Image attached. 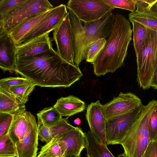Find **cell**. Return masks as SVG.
Here are the masks:
<instances>
[{"label":"cell","instance_id":"obj_1","mask_svg":"<svg viewBox=\"0 0 157 157\" xmlns=\"http://www.w3.org/2000/svg\"><path fill=\"white\" fill-rule=\"evenodd\" d=\"M15 72L44 87H70L83 76L79 68L64 60L54 49L17 58Z\"/></svg>","mask_w":157,"mask_h":157},{"label":"cell","instance_id":"obj_2","mask_svg":"<svg viewBox=\"0 0 157 157\" xmlns=\"http://www.w3.org/2000/svg\"><path fill=\"white\" fill-rule=\"evenodd\" d=\"M132 32L128 20L122 15H115L113 30L104 48L92 63L95 75L99 76L113 73L122 66Z\"/></svg>","mask_w":157,"mask_h":157},{"label":"cell","instance_id":"obj_3","mask_svg":"<svg viewBox=\"0 0 157 157\" xmlns=\"http://www.w3.org/2000/svg\"><path fill=\"white\" fill-rule=\"evenodd\" d=\"M69 10L74 52V63L77 67L85 59L87 48L92 43L101 39H107L113 27L115 16L112 12L95 21L83 23Z\"/></svg>","mask_w":157,"mask_h":157},{"label":"cell","instance_id":"obj_4","mask_svg":"<svg viewBox=\"0 0 157 157\" xmlns=\"http://www.w3.org/2000/svg\"><path fill=\"white\" fill-rule=\"evenodd\" d=\"M157 103L152 100L144 105L140 117L121 143L127 157H142L150 143L149 121Z\"/></svg>","mask_w":157,"mask_h":157},{"label":"cell","instance_id":"obj_5","mask_svg":"<svg viewBox=\"0 0 157 157\" xmlns=\"http://www.w3.org/2000/svg\"><path fill=\"white\" fill-rule=\"evenodd\" d=\"M136 80L144 90L151 87L154 75L157 73V32L147 28L144 45L136 57Z\"/></svg>","mask_w":157,"mask_h":157},{"label":"cell","instance_id":"obj_6","mask_svg":"<svg viewBox=\"0 0 157 157\" xmlns=\"http://www.w3.org/2000/svg\"><path fill=\"white\" fill-rule=\"evenodd\" d=\"M53 7L47 0H26L15 9L0 19V31L8 32L24 20Z\"/></svg>","mask_w":157,"mask_h":157},{"label":"cell","instance_id":"obj_7","mask_svg":"<svg viewBox=\"0 0 157 157\" xmlns=\"http://www.w3.org/2000/svg\"><path fill=\"white\" fill-rule=\"evenodd\" d=\"M144 105L106 120L105 136L107 145L120 144L140 115Z\"/></svg>","mask_w":157,"mask_h":157},{"label":"cell","instance_id":"obj_8","mask_svg":"<svg viewBox=\"0 0 157 157\" xmlns=\"http://www.w3.org/2000/svg\"><path fill=\"white\" fill-rule=\"evenodd\" d=\"M66 7L83 23L100 20L114 9L102 0H70Z\"/></svg>","mask_w":157,"mask_h":157},{"label":"cell","instance_id":"obj_9","mask_svg":"<svg viewBox=\"0 0 157 157\" xmlns=\"http://www.w3.org/2000/svg\"><path fill=\"white\" fill-rule=\"evenodd\" d=\"M53 34L58 54L64 60L75 65L73 38L69 12L62 22L54 30Z\"/></svg>","mask_w":157,"mask_h":157},{"label":"cell","instance_id":"obj_10","mask_svg":"<svg viewBox=\"0 0 157 157\" xmlns=\"http://www.w3.org/2000/svg\"><path fill=\"white\" fill-rule=\"evenodd\" d=\"M143 105L140 99L131 92H120L117 97L102 105L103 113L106 120L129 112Z\"/></svg>","mask_w":157,"mask_h":157},{"label":"cell","instance_id":"obj_11","mask_svg":"<svg viewBox=\"0 0 157 157\" xmlns=\"http://www.w3.org/2000/svg\"><path fill=\"white\" fill-rule=\"evenodd\" d=\"M68 13L65 5L61 4L53 7L38 25L26 36L21 44L26 43L54 30L62 22Z\"/></svg>","mask_w":157,"mask_h":157},{"label":"cell","instance_id":"obj_12","mask_svg":"<svg viewBox=\"0 0 157 157\" xmlns=\"http://www.w3.org/2000/svg\"><path fill=\"white\" fill-rule=\"evenodd\" d=\"M59 143L63 157L81 154L87 144L86 134L81 128L76 129L59 136Z\"/></svg>","mask_w":157,"mask_h":157},{"label":"cell","instance_id":"obj_13","mask_svg":"<svg viewBox=\"0 0 157 157\" xmlns=\"http://www.w3.org/2000/svg\"><path fill=\"white\" fill-rule=\"evenodd\" d=\"M102 105L99 101L91 103L87 107L86 116L90 130L94 136L100 142L106 144V119L102 112Z\"/></svg>","mask_w":157,"mask_h":157},{"label":"cell","instance_id":"obj_14","mask_svg":"<svg viewBox=\"0 0 157 157\" xmlns=\"http://www.w3.org/2000/svg\"><path fill=\"white\" fill-rule=\"evenodd\" d=\"M16 46L6 32L0 31V68L4 72L16 71Z\"/></svg>","mask_w":157,"mask_h":157},{"label":"cell","instance_id":"obj_15","mask_svg":"<svg viewBox=\"0 0 157 157\" xmlns=\"http://www.w3.org/2000/svg\"><path fill=\"white\" fill-rule=\"evenodd\" d=\"M50 33H46L30 41L16 46V58L37 55L53 50Z\"/></svg>","mask_w":157,"mask_h":157},{"label":"cell","instance_id":"obj_16","mask_svg":"<svg viewBox=\"0 0 157 157\" xmlns=\"http://www.w3.org/2000/svg\"><path fill=\"white\" fill-rule=\"evenodd\" d=\"M38 140V125L35 117L21 142L16 144L17 157H36Z\"/></svg>","mask_w":157,"mask_h":157},{"label":"cell","instance_id":"obj_17","mask_svg":"<svg viewBox=\"0 0 157 157\" xmlns=\"http://www.w3.org/2000/svg\"><path fill=\"white\" fill-rule=\"evenodd\" d=\"M13 115L8 134L16 144L21 142L30 122L35 117L30 112L26 111Z\"/></svg>","mask_w":157,"mask_h":157},{"label":"cell","instance_id":"obj_18","mask_svg":"<svg viewBox=\"0 0 157 157\" xmlns=\"http://www.w3.org/2000/svg\"><path fill=\"white\" fill-rule=\"evenodd\" d=\"M51 9L29 18L7 32L17 46L21 44L26 36L38 25Z\"/></svg>","mask_w":157,"mask_h":157},{"label":"cell","instance_id":"obj_19","mask_svg":"<svg viewBox=\"0 0 157 157\" xmlns=\"http://www.w3.org/2000/svg\"><path fill=\"white\" fill-rule=\"evenodd\" d=\"M62 117H69L82 112L85 109V102L73 95L62 97L58 99L53 106Z\"/></svg>","mask_w":157,"mask_h":157},{"label":"cell","instance_id":"obj_20","mask_svg":"<svg viewBox=\"0 0 157 157\" xmlns=\"http://www.w3.org/2000/svg\"><path fill=\"white\" fill-rule=\"evenodd\" d=\"M25 110V104L15 95L0 88V112L14 115Z\"/></svg>","mask_w":157,"mask_h":157},{"label":"cell","instance_id":"obj_21","mask_svg":"<svg viewBox=\"0 0 157 157\" xmlns=\"http://www.w3.org/2000/svg\"><path fill=\"white\" fill-rule=\"evenodd\" d=\"M129 21H136L157 32V7L150 9H136L128 14Z\"/></svg>","mask_w":157,"mask_h":157},{"label":"cell","instance_id":"obj_22","mask_svg":"<svg viewBox=\"0 0 157 157\" xmlns=\"http://www.w3.org/2000/svg\"><path fill=\"white\" fill-rule=\"evenodd\" d=\"M86 136L87 144L86 148L87 157H115L108 149L106 144L98 140L90 130Z\"/></svg>","mask_w":157,"mask_h":157},{"label":"cell","instance_id":"obj_23","mask_svg":"<svg viewBox=\"0 0 157 157\" xmlns=\"http://www.w3.org/2000/svg\"><path fill=\"white\" fill-rule=\"evenodd\" d=\"M131 22L132 25L133 45L137 57L144 45L147 37V28L136 21Z\"/></svg>","mask_w":157,"mask_h":157},{"label":"cell","instance_id":"obj_24","mask_svg":"<svg viewBox=\"0 0 157 157\" xmlns=\"http://www.w3.org/2000/svg\"><path fill=\"white\" fill-rule=\"evenodd\" d=\"M36 115L38 120L48 128L56 125L62 118L59 113L53 106L44 109Z\"/></svg>","mask_w":157,"mask_h":157},{"label":"cell","instance_id":"obj_25","mask_svg":"<svg viewBox=\"0 0 157 157\" xmlns=\"http://www.w3.org/2000/svg\"><path fill=\"white\" fill-rule=\"evenodd\" d=\"M59 136L54 137L42 147L36 157H63L59 143Z\"/></svg>","mask_w":157,"mask_h":157},{"label":"cell","instance_id":"obj_26","mask_svg":"<svg viewBox=\"0 0 157 157\" xmlns=\"http://www.w3.org/2000/svg\"><path fill=\"white\" fill-rule=\"evenodd\" d=\"M36 86L30 82L20 85L11 86L9 88V92L25 104L28 101L29 95L34 90Z\"/></svg>","mask_w":157,"mask_h":157},{"label":"cell","instance_id":"obj_27","mask_svg":"<svg viewBox=\"0 0 157 157\" xmlns=\"http://www.w3.org/2000/svg\"><path fill=\"white\" fill-rule=\"evenodd\" d=\"M17 151L15 144L8 134L0 138V157H15Z\"/></svg>","mask_w":157,"mask_h":157},{"label":"cell","instance_id":"obj_28","mask_svg":"<svg viewBox=\"0 0 157 157\" xmlns=\"http://www.w3.org/2000/svg\"><path fill=\"white\" fill-rule=\"evenodd\" d=\"M107 40L105 38L98 40L91 44L87 49L85 59L87 62L92 63L104 48Z\"/></svg>","mask_w":157,"mask_h":157},{"label":"cell","instance_id":"obj_29","mask_svg":"<svg viewBox=\"0 0 157 157\" xmlns=\"http://www.w3.org/2000/svg\"><path fill=\"white\" fill-rule=\"evenodd\" d=\"M68 122V118L60 120L55 126L49 128L50 131L53 138L58 135H61L76 129Z\"/></svg>","mask_w":157,"mask_h":157},{"label":"cell","instance_id":"obj_30","mask_svg":"<svg viewBox=\"0 0 157 157\" xmlns=\"http://www.w3.org/2000/svg\"><path fill=\"white\" fill-rule=\"evenodd\" d=\"M111 7L134 11L136 9L135 0H102Z\"/></svg>","mask_w":157,"mask_h":157},{"label":"cell","instance_id":"obj_31","mask_svg":"<svg viewBox=\"0 0 157 157\" xmlns=\"http://www.w3.org/2000/svg\"><path fill=\"white\" fill-rule=\"evenodd\" d=\"M26 0H0V19L15 9Z\"/></svg>","mask_w":157,"mask_h":157},{"label":"cell","instance_id":"obj_32","mask_svg":"<svg viewBox=\"0 0 157 157\" xmlns=\"http://www.w3.org/2000/svg\"><path fill=\"white\" fill-rule=\"evenodd\" d=\"M30 81L23 77H11L3 78L0 80V88L9 92L10 86L27 83Z\"/></svg>","mask_w":157,"mask_h":157},{"label":"cell","instance_id":"obj_33","mask_svg":"<svg viewBox=\"0 0 157 157\" xmlns=\"http://www.w3.org/2000/svg\"><path fill=\"white\" fill-rule=\"evenodd\" d=\"M13 117L12 114L0 112V138L8 134Z\"/></svg>","mask_w":157,"mask_h":157},{"label":"cell","instance_id":"obj_34","mask_svg":"<svg viewBox=\"0 0 157 157\" xmlns=\"http://www.w3.org/2000/svg\"><path fill=\"white\" fill-rule=\"evenodd\" d=\"M149 132L151 141L157 140V103L149 121Z\"/></svg>","mask_w":157,"mask_h":157},{"label":"cell","instance_id":"obj_35","mask_svg":"<svg viewBox=\"0 0 157 157\" xmlns=\"http://www.w3.org/2000/svg\"><path fill=\"white\" fill-rule=\"evenodd\" d=\"M37 125L38 139L46 143L53 138L52 136L49 128L45 126L38 120Z\"/></svg>","mask_w":157,"mask_h":157},{"label":"cell","instance_id":"obj_36","mask_svg":"<svg viewBox=\"0 0 157 157\" xmlns=\"http://www.w3.org/2000/svg\"><path fill=\"white\" fill-rule=\"evenodd\" d=\"M142 157H157V140L151 142Z\"/></svg>","mask_w":157,"mask_h":157},{"label":"cell","instance_id":"obj_37","mask_svg":"<svg viewBox=\"0 0 157 157\" xmlns=\"http://www.w3.org/2000/svg\"><path fill=\"white\" fill-rule=\"evenodd\" d=\"M151 87L154 89L157 90V73L153 78L151 84Z\"/></svg>","mask_w":157,"mask_h":157},{"label":"cell","instance_id":"obj_38","mask_svg":"<svg viewBox=\"0 0 157 157\" xmlns=\"http://www.w3.org/2000/svg\"><path fill=\"white\" fill-rule=\"evenodd\" d=\"M74 123L75 124L79 125L81 122V120L79 118H77L74 121Z\"/></svg>","mask_w":157,"mask_h":157},{"label":"cell","instance_id":"obj_39","mask_svg":"<svg viewBox=\"0 0 157 157\" xmlns=\"http://www.w3.org/2000/svg\"><path fill=\"white\" fill-rule=\"evenodd\" d=\"M117 157H127L123 153V154L119 155Z\"/></svg>","mask_w":157,"mask_h":157},{"label":"cell","instance_id":"obj_40","mask_svg":"<svg viewBox=\"0 0 157 157\" xmlns=\"http://www.w3.org/2000/svg\"><path fill=\"white\" fill-rule=\"evenodd\" d=\"M80 154H81L77 155H72L71 156H68L67 157H81Z\"/></svg>","mask_w":157,"mask_h":157},{"label":"cell","instance_id":"obj_41","mask_svg":"<svg viewBox=\"0 0 157 157\" xmlns=\"http://www.w3.org/2000/svg\"></svg>","mask_w":157,"mask_h":157}]
</instances>
